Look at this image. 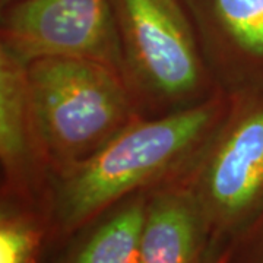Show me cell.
<instances>
[{"mask_svg": "<svg viewBox=\"0 0 263 263\" xmlns=\"http://www.w3.org/2000/svg\"><path fill=\"white\" fill-rule=\"evenodd\" d=\"M228 95L130 123L91 158L51 176L50 219L65 234L92 222L138 192L183 177L215 130Z\"/></svg>", "mask_w": 263, "mask_h": 263, "instance_id": "1", "label": "cell"}, {"mask_svg": "<svg viewBox=\"0 0 263 263\" xmlns=\"http://www.w3.org/2000/svg\"><path fill=\"white\" fill-rule=\"evenodd\" d=\"M32 110L51 176L105 146L141 116L120 73L76 57H40L27 66Z\"/></svg>", "mask_w": 263, "mask_h": 263, "instance_id": "2", "label": "cell"}, {"mask_svg": "<svg viewBox=\"0 0 263 263\" xmlns=\"http://www.w3.org/2000/svg\"><path fill=\"white\" fill-rule=\"evenodd\" d=\"M122 76L138 114L161 117L221 91L209 75L183 0H110Z\"/></svg>", "mask_w": 263, "mask_h": 263, "instance_id": "3", "label": "cell"}, {"mask_svg": "<svg viewBox=\"0 0 263 263\" xmlns=\"http://www.w3.org/2000/svg\"><path fill=\"white\" fill-rule=\"evenodd\" d=\"M186 183L211 234L233 241L263 211V95H228V107Z\"/></svg>", "mask_w": 263, "mask_h": 263, "instance_id": "4", "label": "cell"}, {"mask_svg": "<svg viewBox=\"0 0 263 263\" xmlns=\"http://www.w3.org/2000/svg\"><path fill=\"white\" fill-rule=\"evenodd\" d=\"M0 47L27 63L40 57H76L122 75L110 0H18L2 9Z\"/></svg>", "mask_w": 263, "mask_h": 263, "instance_id": "5", "label": "cell"}, {"mask_svg": "<svg viewBox=\"0 0 263 263\" xmlns=\"http://www.w3.org/2000/svg\"><path fill=\"white\" fill-rule=\"evenodd\" d=\"M203 60L226 95L253 89L263 66V0H183Z\"/></svg>", "mask_w": 263, "mask_h": 263, "instance_id": "6", "label": "cell"}, {"mask_svg": "<svg viewBox=\"0 0 263 263\" xmlns=\"http://www.w3.org/2000/svg\"><path fill=\"white\" fill-rule=\"evenodd\" d=\"M28 63L0 47V164L3 196L34 203L47 196L51 173L29 94Z\"/></svg>", "mask_w": 263, "mask_h": 263, "instance_id": "7", "label": "cell"}, {"mask_svg": "<svg viewBox=\"0 0 263 263\" xmlns=\"http://www.w3.org/2000/svg\"><path fill=\"white\" fill-rule=\"evenodd\" d=\"M211 230L196 197L180 179L148 190L141 263H202Z\"/></svg>", "mask_w": 263, "mask_h": 263, "instance_id": "8", "label": "cell"}, {"mask_svg": "<svg viewBox=\"0 0 263 263\" xmlns=\"http://www.w3.org/2000/svg\"><path fill=\"white\" fill-rule=\"evenodd\" d=\"M146 200L143 190L107 209L59 263H141Z\"/></svg>", "mask_w": 263, "mask_h": 263, "instance_id": "9", "label": "cell"}, {"mask_svg": "<svg viewBox=\"0 0 263 263\" xmlns=\"http://www.w3.org/2000/svg\"><path fill=\"white\" fill-rule=\"evenodd\" d=\"M43 227L31 203L3 196L0 218V263H37Z\"/></svg>", "mask_w": 263, "mask_h": 263, "instance_id": "10", "label": "cell"}, {"mask_svg": "<svg viewBox=\"0 0 263 263\" xmlns=\"http://www.w3.org/2000/svg\"><path fill=\"white\" fill-rule=\"evenodd\" d=\"M224 263H263V211L228 245Z\"/></svg>", "mask_w": 263, "mask_h": 263, "instance_id": "11", "label": "cell"}, {"mask_svg": "<svg viewBox=\"0 0 263 263\" xmlns=\"http://www.w3.org/2000/svg\"><path fill=\"white\" fill-rule=\"evenodd\" d=\"M228 245H230V241L212 235L202 263H224Z\"/></svg>", "mask_w": 263, "mask_h": 263, "instance_id": "12", "label": "cell"}, {"mask_svg": "<svg viewBox=\"0 0 263 263\" xmlns=\"http://www.w3.org/2000/svg\"><path fill=\"white\" fill-rule=\"evenodd\" d=\"M15 2H18V0H0V6H2V9H3V8L9 6V5L15 3Z\"/></svg>", "mask_w": 263, "mask_h": 263, "instance_id": "13", "label": "cell"}]
</instances>
